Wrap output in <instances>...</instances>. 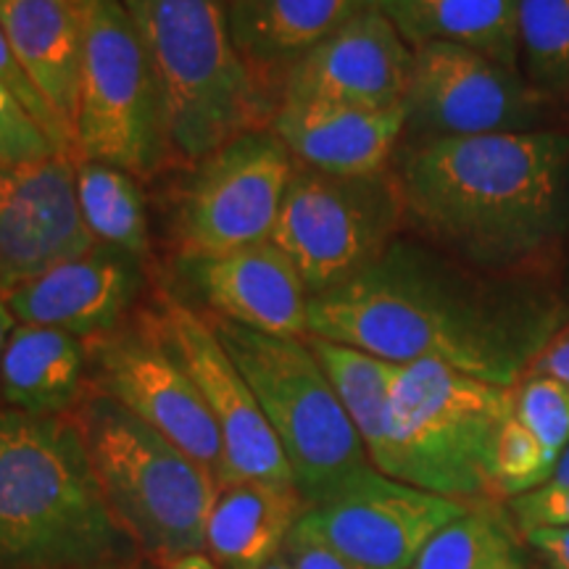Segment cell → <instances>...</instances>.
I'll use <instances>...</instances> for the list:
<instances>
[{
	"label": "cell",
	"mask_w": 569,
	"mask_h": 569,
	"mask_svg": "<svg viewBox=\"0 0 569 569\" xmlns=\"http://www.w3.org/2000/svg\"><path fill=\"white\" fill-rule=\"evenodd\" d=\"M367 9V0H227L232 40L259 84H282L311 48Z\"/></svg>",
	"instance_id": "44dd1931"
},
{
	"label": "cell",
	"mask_w": 569,
	"mask_h": 569,
	"mask_svg": "<svg viewBox=\"0 0 569 569\" xmlns=\"http://www.w3.org/2000/svg\"><path fill=\"white\" fill-rule=\"evenodd\" d=\"M515 411V386H496L440 361L398 369L380 472L461 503L493 501V453Z\"/></svg>",
	"instance_id": "5b68a950"
},
{
	"label": "cell",
	"mask_w": 569,
	"mask_h": 569,
	"mask_svg": "<svg viewBox=\"0 0 569 569\" xmlns=\"http://www.w3.org/2000/svg\"><path fill=\"white\" fill-rule=\"evenodd\" d=\"M134 551L77 419L0 411V569L122 565Z\"/></svg>",
	"instance_id": "3957f363"
},
{
	"label": "cell",
	"mask_w": 569,
	"mask_h": 569,
	"mask_svg": "<svg viewBox=\"0 0 569 569\" xmlns=\"http://www.w3.org/2000/svg\"><path fill=\"white\" fill-rule=\"evenodd\" d=\"M84 569H140V567L130 565V561H122V565H103V567H84Z\"/></svg>",
	"instance_id": "f35d334b"
},
{
	"label": "cell",
	"mask_w": 569,
	"mask_h": 569,
	"mask_svg": "<svg viewBox=\"0 0 569 569\" xmlns=\"http://www.w3.org/2000/svg\"><path fill=\"white\" fill-rule=\"evenodd\" d=\"M77 159L0 163V293L9 296L98 243L77 196Z\"/></svg>",
	"instance_id": "9a60e30c"
},
{
	"label": "cell",
	"mask_w": 569,
	"mask_h": 569,
	"mask_svg": "<svg viewBox=\"0 0 569 569\" xmlns=\"http://www.w3.org/2000/svg\"><path fill=\"white\" fill-rule=\"evenodd\" d=\"M561 325L559 303L546 290L480 282L403 240L309 301V336L393 365L440 361L509 388Z\"/></svg>",
	"instance_id": "6da1fadb"
},
{
	"label": "cell",
	"mask_w": 569,
	"mask_h": 569,
	"mask_svg": "<svg viewBox=\"0 0 569 569\" xmlns=\"http://www.w3.org/2000/svg\"><path fill=\"white\" fill-rule=\"evenodd\" d=\"M267 569H290V567H288V561H284L282 553H280V557H277V559L272 561V565H269Z\"/></svg>",
	"instance_id": "ab89813d"
},
{
	"label": "cell",
	"mask_w": 569,
	"mask_h": 569,
	"mask_svg": "<svg viewBox=\"0 0 569 569\" xmlns=\"http://www.w3.org/2000/svg\"><path fill=\"white\" fill-rule=\"evenodd\" d=\"M51 156H59L53 142L19 98L0 82V163L40 161Z\"/></svg>",
	"instance_id": "f546056e"
},
{
	"label": "cell",
	"mask_w": 569,
	"mask_h": 569,
	"mask_svg": "<svg viewBox=\"0 0 569 569\" xmlns=\"http://www.w3.org/2000/svg\"><path fill=\"white\" fill-rule=\"evenodd\" d=\"M282 557L290 569H361L298 528L290 532Z\"/></svg>",
	"instance_id": "d6a6232c"
},
{
	"label": "cell",
	"mask_w": 569,
	"mask_h": 569,
	"mask_svg": "<svg viewBox=\"0 0 569 569\" xmlns=\"http://www.w3.org/2000/svg\"><path fill=\"white\" fill-rule=\"evenodd\" d=\"M382 13L411 48L451 42L519 69V0H388Z\"/></svg>",
	"instance_id": "cb8c5ba5"
},
{
	"label": "cell",
	"mask_w": 569,
	"mask_h": 569,
	"mask_svg": "<svg viewBox=\"0 0 569 569\" xmlns=\"http://www.w3.org/2000/svg\"><path fill=\"white\" fill-rule=\"evenodd\" d=\"M528 375L553 377V380H559L561 386L569 388V319L532 356L522 377Z\"/></svg>",
	"instance_id": "836d02e7"
},
{
	"label": "cell",
	"mask_w": 569,
	"mask_h": 569,
	"mask_svg": "<svg viewBox=\"0 0 569 569\" xmlns=\"http://www.w3.org/2000/svg\"><path fill=\"white\" fill-rule=\"evenodd\" d=\"M156 336L169 346L201 390L224 446L227 480H264L296 486L280 443L251 386L219 340L211 319L174 298L148 317ZM222 482V486H224Z\"/></svg>",
	"instance_id": "5bb4252c"
},
{
	"label": "cell",
	"mask_w": 569,
	"mask_h": 569,
	"mask_svg": "<svg viewBox=\"0 0 569 569\" xmlns=\"http://www.w3.org/2000/svg\"><path fill=\"white\" fill-rule=\"evenodd\" d=\"M88 351L82 338L59 327H13L0 361V390L11 409L59 417L80 398Z\"/></svg>",
	"instance_id": "603a6c76"
},
{
	"label": "cell",
	"mask_w": 569,
	"mask_h": 569,
	"mask_svg": "<svg viewBox=\"0 0 569 569\" xmlns=\"http://www.w3.org/2000/svg\"><path fill=\"white\" fill-rule=\"evenodd\" d=\"M309 346L317 353L327 377H330L332 388H336L346 415L351 417L369 459H372L375 467H380L382 457H386L390 388H393L401 365L315 336H309Z\"/></svg>",
	"instance_id": "d4e9b609"
},
{
	"label": "cell",
	"mask_w": 569,
	"mask_h": 569,
	"mask_svg": "<svg viewBox=\"0 0 569 569\" xmlns=\"http://www.w3.org/2000/svg\"><path fill=\"white\" fill-rule=\"evenodd\" d=\"M519 71L546 98H569V0H519Z\"/></svg>",
	"instance_id": "83f0119b"
},
{
	"label": "cell",
	"mask_w": 569,
	"mask_h": 569,
	"mask_svg": "<svg viewBox=\"0 0 569 569\" xmlns=\"http://www.w3.org/2000/svg\"><path fill=\"white\" fill-rule=\"evenodd\" d=\"M159 80L174 159L261 130L264 90L232 40L227 0H122Z\"/></svg>",
	"instance_id": "277c9868"
},
{
	"label": "cell",
	"mask_w": 569,
	"mask_h": 569,
	"mask_svg": "<svg viewBox=\"0 0 569 569\" xmlns=\"http://www.w3.org/2000/svg\"><path fill=\"white\" fill-rule=\"evenodd\" d=\"M140 290V261L96 246L21 284L6 301L19 322L59 327L92 340L113 332Z\"/></svg>",
	"instance_id": "ac0fdd59"
},
{
	"label": "cell",
	"mask_w": 569,
	"mask_h": 569,
	"mask_svg": "<svg viewBox=\"0 0 569 569\" xmlns=\"http://www.w3.org/2000/svg\"><path fill=\"white\" fill-rule=\"evenodd\" d=\"M0 27L19 67L77 146L84 40L82 0H0Z\"/></svg>",
	"instance_id": "ffe728a7"
},
{
	"label": "cell",
	"mask_w": 569,
	"mask_h": 569,
	"mask_svg": "<svg viewBox=\"0 0 569 569\" xmlns=\"http://www.w3.org/2000/svg\"><path fill=\"white\" fill-rule=\"evenodd\" d=\"M549 486H569V446L561 451L559 465H557V469H553Z\"/></svg>",
	"instance_id": "74e56055"
},
{
	"label": "cell",
	"mask_w": 569,
	"mask_h": 569,
	"mask_svg": "<svg viewBox=\"0 0 569 569\" xmlns=\"http://www.w3.org/2000/svg\"><path fill=\"white\" fill-rule=\"evenodd\" d=\"M401 217V193L388 172L340 177L296 161L272 243L293 261L309 296H319L380 259Z\"/></svg>",
	"instance_id": "9c48e42d"
},
{
	"label": "cell",
	"mask_w": 569,
	"mask_h": 569,
	"mask_svg": "<svg viewBox=\"0 0 569 569\" xmlns=\"http://www.w3.org/2000/svg\"><path fill=\"white\" fill-rule=\"evenodd\" d=\"M386 3H388V0H367V6H369V9H377V11H382V9H386Z\"/></svg>",
	"instance_id": "60d3db41"
},
{
	"label": "cell",
	"mask_w": 569,
	"mask_h": 569,
	"mask_svg": "<svg viewBox=\"0 0 569 569\" xmlns=\"http://www.w3.org/2000/svg\"><path fill=\"white\" fill-rule=\"evenodd\" d=\"M134 180L138 177L111 163H77V196L92 240L140 261L151 251V232L146 198Z\"/></svg>",
	"instance_id": "484cf974"
},
{
	"label": "cell",
	"mask_w": 569,
	"mask_h": 569,
	"mask_svg": "<svg viewBox=\"0 0 569 569\" xmlns=\"http://www.w3.org/2000/svg\"><path fill=\"white\" fill-rule=\"evenodd\" d=\"M403 109L407 134L425 142L546 130L551 98L519 69L451 42H425L415 48Z\"/></svg>",
	"instance_id": "8fae6325"
},
{
	"label": "cell",
	"mask_w": 569,
	"mask_h": 569,
	"mask_svg": "<svg viewBox=\"0 0 569 569\" xmlns=\"http://www.w3.org/2000/svg\"><path fill=\"white\" fill-rule=\"evenodd\" d=\"M517 530L532 528H569V486H540L507 501Z\"/></svg>",
	"instance_id": "1f68e13d"
},
{
	"label": "cell",
	"mask_w": 569,
	"mask_h": 569,
	"mask_svg": "<svg viewBox=\"0 0 569 569\" xmlns=\"http://www.w3.org/2000/svg\"><path fill=\"white\" fill-rule=\"evenodd\" d=\"M522 540L493 501H480L427 540L411 569H525Z\"/></svg>",
	"instance_id": "4316f807"
},
{
	"label": "cell",
	"mask_w": 569,
	"mask_h": 569,
	"mask_svg": "<svg viewBox=\"0 0 569 569\" xmlns=\"http://www.w3.org/2000/svg\"><path fill=\"white\" fill-rule=\"evenodd\" d=\"M469 507L372 469L306 507L296 528L361 569H411L427 540Z\"/></svg>",
	"instance_id": "4fadbf2b"
},
{
	"label": "cell",
	"mask_w": 569,
	"mask_h": 569,
	"mask_svg": "<svg viewBox=\"0 0 569 569\" xmlns=\"http://www.w3.org/2000/svg\"><path fill=\"white\" fill-rule=\"evenodd\" d=\"M77 425L106 503L134 549L161 567L203 551L219 493L209 469L101 390L82 403Z\"/></svg>",
	"instance_id": "8992f818"
},
{
	"label": "cell",
	"mask_w": 569,
	"mask_h": 569,
	"mask_svg": "<svg viewBox=\"0 0 569 569\" xmlns=\"http://www.w3.org/2000/svg\"><path fill=\"white\" fill-rule=\"evenodd\" d=\"M415 48L386 13L367 9L311 48L282 77V101H322L356 109L403 103Z\"/></svg>",
	"instance_id": "2e32d148"
},
{
	"label": "cell",
	"mask_w": 569,
	"mask_h": 569,
	"mask_svg": "<svg viewBox=\"0 0 569 569\" xmlns=\"http://www.w3.org/2000/svg\"><path fill=\"white\" fill-rule=\"evenodd\" d=\"M293 172L296 159L264 127L238 134L198 161L174 209L180 259L272 240Z\"/></svg>",
	"instance_id": "30bf717a"
},
{
	"label": "cell",
	"mask_w": 569,
	"mask_h": 569,
	"mask_svg": "<svg viewBox=\"0 0 569 569\" xmlns=\"http://www.w3.org/2000/svg\"><path fill=\"white\" fill-rule=\"evenodd\" d=\"M272 132L303 167L325 174H382L398 140L407 134L403 103L390 109H356L322 101H280Z\"/></svg>",
	"instance_id": "d6986e66"
},
{
	"label": "cell",
	"mask_w": 569,
	"mask_h": 569,
	"mask_svg": "<svg viewBox=\"0 0 569 569\" xmlns=\"http://www.w3.org/2000/svg\"><path fill=\"white\" fill-rule=\"evenodd\" d=\"M403 213L482 269L546 259L569 230V134L561 130L411 142L396 169Z\"/></svg>",
	"instance_id": "7a4b0ae2"
},
{
	"label": "cell",
	"mask_w": 569,
	"mask_h": 569,
	"mask_svg": "<svg viewBox=\"0 0 569 569\" xmlns=\"http://www.w3.org/2000/svg\"><path fill=\"white\" fill-rule=\"evenodd\" d=\"M90 356L101 393L113 398L159 436L172 440L222 486L227 461L219 427L193 377L156 336L151 325L92 338Z\"/></svg>",
	"instance_id": "7c38bea8"
},
{
	"label": "cell",
	"mask_w": 569,
	"mask_h": 569,
	"mask_svg": "<svg viewBox=\"0 0 569 569\" xmlns=\"http://www.w3.org/2000/svg\"><path fill=\"white\" fill-rule=\"evenodd\" d=\"M0 82H3L6 88H9L13 96L19 98L21 106L32 113L34 122L42 127V132H46L48 140L53 142L56 153L69 156V159H77L74 138H71V134L67 132V127L61 124V119L56 117V111L46 103V98H42L38 88L30 82V77L24 74V69L19 67L17 56H13L9 40H6V34H3V27H0Z\"/></svg>",
	"instance_id": "4dcf8cb0"
},
{
	"label": "cell",
	"mask_w": 569,
	"mask_h": 569,
	"mask_svg": "<svg viewBox=\"0 0 569 569\" xmlns=\"http://www.w3.org/2000/svg\"><path fill=\"white\" fill-rule=\"evenodd\" d=\"M522 538L551 569H569V528H532L525 530Z\"/></svg>",
	"instance_id": "e575fe53"
},
{
	"label": "cell",
	"mask_w": 569,
	"mask_h": 569,
	"mask_svg": "<svg viewBox=\"0 0 569 569\" xmlns=\"http://www.w3.org/2000/svg\"><path fill=\"white\" fill-rule=\"evenodd\" d=\"M13 311L9 309V301H6V296L0 293V361H3V351L6 346H9V338L13 332Z\"/></svg>",
	"instance_id": "d590c367"
},
{
	"label": "cell",
	"mask_w": 569,
	"mask_h": 569,
	"mask_svg": "<svg viewBox=\"0 0 569 569\" xmlns=\"http://www.w3.org/2000/svg\"><path fill=\"white\" fill-rule=\"evenodd\" d=\"M77 159L153 177L172 156L159 80L122 0H82Z\"/></svg>",
	"instance_id": "ba28073f"
},
{
	"label": "cell",
	"mask_w": 569,
	"mask_h": 569,
	"mask_svg": "<svg viewBox=\"0 0 569 569\" xmlns=\"http://www.w3.org/2000/svg\"><path fill=\"white\" fill-rule=\"evenodd\" d=\"M163 569H219L213 561L206 557L203 551H196V553H188V557H180L174 561H169Z\"/></svg>",
	"instance_id": "8d00e7d4"
},
{
	"label": "cell",
	"mask_w": 569,
	"mask_h": 569,
	"mask_svg": "<svg viewBox=\"0 0 569 569\" xmlns=\"http://www.w3.org/2000/svg\"><path fill=\"white\" fill-rule=\"evenodd\" d=\"M209 319L264 411L306 507L377 469L309 338L267 336L222 317Z\"/></svg>",
	"instance_id": "52a82bcc"
},
{
	"label": "cell",
	"mask_w": 569,
	"mask_h": 569,
	"mask_svg": "<svg viewBox=\"0 0 569 569\" xmlns=\"http://www.w3.org/2000/svg\"><path fill=\"white\" fill-rule=\"evenodd\" d=\"M190 288L213 317L280 338H309V290L272 240L219 256L180 259Z\"/></svg>",
	"instance_id": "e0dca14e"
},
{
	"label": "cell",
	"mask_w": 569,
	"mask_h": 569,
	"mask_svg": "<svg viewBox=\"0 0 569 569\" xmlns=\"http://www.w3.org/2000/svg\"><path fill=\"white\" fill-rule=\"evenodd\" d=\"M303 509L296 486L224 482L206 522L203 553L219 569H267L282 553Z\"/></svg>",
	"instance_id": "7402d4cb"
},
{
	"label": "cell",
	"mask_w": 569,
	"mask_h": 569,
	"mask_svg": "<svg viewBox=\"0 0 569 569\" xmlns=\"http://www.w3.org/2000/svg\"><path fill=\"white\" fill-rule=\"evenodd\" d=\"M515 417L557 459L569 446V388L553 377L528 375L517 382Z\"/></svg>",
	"instance_id": "f1b7e54d"
}]
</instances>
